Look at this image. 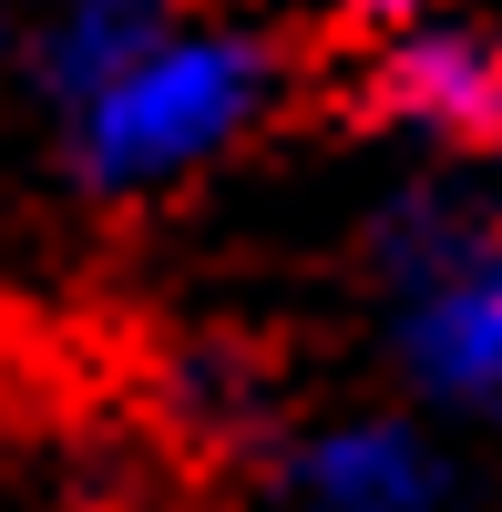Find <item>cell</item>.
I'll list each match as a JSON object with an SVG mask.
<instances>
[{"label": "cell", "instance_id": "cell-1", "mask_svg": "<svg viewBox=\"0 0 502 512\" xmlns=\"http://www.w3.org/2000/svg\"><path fill=\"white\" fill-rule=\"evenodd\" d=\"M277 93H287L277 41H257V31H164L154 21L144 52L93 103H72V164L103 195L175 185L195 164H216L226 144H246L277 113Z\"/></svg>", "mask_w": 502, "mask_h": 512}, {"label": "cell", "instance_id": "cell-2", "mask_svg": "<svg viewBox=\"0 0 502 512\" xmlns=\"http://www.w3.org/2000/svg\"><path fill=\"white\" fill-rule=\"evenodd\" d=\"M369 267L390 277V359L441 410H502V205L400 195Z\"/></svg>", "mask_w": 502, "mask_h": 512}, {"label": "cell", "instance_id": "cell-3", "mask_svg": "<svg viewBox=\"0 0 502 512\" xmlns=\"http://www.w3.org/2000/svg\"><path fill=\"white\" fill-rule=\"evenodd\" d=\"M359 103L380 123H410L431 144H502V31H472V21H410V31H380V62H369Z\"/></svg>", "mask_w": 502, "mask_h": 512}, {"label": "cell", "instance_id": "cell-4", "mask_svg": "<svg viewBox=\"0 0 502 512\" xmlns=\"http://www.w3.org/2000/svg\"><path fill=\"white\" fill-rule=\"evenodd\" d=\"M287 482H298L308 512H441L451 451L410 420H349V431H318Z\"/></svg>", "mask_w": 502, "mask_h": 512}, {"label": "cell", "instance_id": "cell-5", "mask_svg": "<svg viewBox=\"0 0 502 512\" xmlns=\"http://www.w3.org/2000/svg\"><path fill=\"white\" fill-rule=\"evenodd\" d=\"M144 41H154V11H144V0H82V11L52 31V52H41L52 103H62V113H72V103H93L103 82L144 52Z\"/></svg>", "mask_w": 502, "mask_h": 512}, {"label": "cell", "instance_id": "cell-6", "mask_svg": "<svg viewBox=\"0 0 502 512\" xmlns=\"http://www.w3.org/2000/svg\"><path fill=\"white\" fill-rule=\"evenodd\" d=\"M441 11H462V0H349L359 31H410V21H441Z\"/></svg>", "mask_w": 502, "mask_h": 512}]
</instances>
